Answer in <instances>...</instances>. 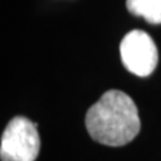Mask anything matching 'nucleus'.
Returning a JSON list of instances; mask_svg holds the SVG:
<instances>
[{"instance_id": "f257e3e1", "label": "nucleus", "mask_w": 161, "mask_h": 161, "mask_svg": "<svg viewBox=\"0 0 161 161\" xmlns=\"http://www.w3.org/2000/svg\"><path fill=\"white\" fill-rule=\"evenodd\" d=\"M90 137L108 147H122L138 134L141 122L133 99L119 90H109L87 110Z\"/></svg>"}, {"instance_id": "f03ea898", "label": "nucleus", "mask_w": 161, "mask_h": 161, "mask_svg": "<svg viewBox=\"0 0 161 161\" xmlns=\"http://www.w3.org/2000/svg\"><path fill=\"white\" fill-rule=\"evenodd\" d=\"M39 149L40 138L38 125L26 117H14L2 136V161H35Z\"/></svg>"}, {"instance_id": "7ed1b4c3", "label": "nucleus", "mask_w": 161, "mask_h": 161, "mask_svg": "<svg viewBox=\"0 0 161 161\" xmlns=\"http://www.w3.org/2000/svg\"><path fill=\"white\" fill-rule=\"evenodd\" d=\"M121 60L128 71L138 77H148L157 67L158 53L150 35L141 30L129 31L121 40Z\"/></svg>"}, {"instance_id": "20e7f679", "label": "nucleus", "mask_w": 161, "mask_h": 161, "mask_svg": "<svg viewBox=\"0 0 161 161\" xmlns=\"http://www.w3.org/2000/svg\"><path fill=\"white\" fill-rule=\"evenodd\" d=\"M126 8L149 23H161V0H126Z\"/></svg>"}]
</instances>
